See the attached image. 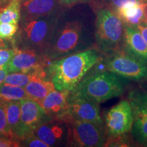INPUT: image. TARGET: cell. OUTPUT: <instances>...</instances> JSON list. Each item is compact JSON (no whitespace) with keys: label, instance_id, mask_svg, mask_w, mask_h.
Wrapping results in <instances>:
<instances>
[{"label":"cell","instance_id":"obj_18","mask_svg":"<svg viewBox=\"0 0 147 147\" xmlns=\"http://www.w3.org/2000/svg\"><path fill=\"white\" fill-rule=\"evenodd\" d=\"M115 14L120 18L125 25L136 28L140 24L143 23L142 0L127 3L119 9Z\"/></svg>","mask_w":147,"mask_h":147},{"label":"cell","instance_id":"obj_38","mask_svg":"<svg viewBox=\"0 0 147 147\" xmlns=\"http://www.w3.org/2000/svg\"><path fill=\"white\" fill-rule=\"evenodd\" d=\"M6 1V0H0V2H1V1Z\"/></svg>","mask_w":147,"mask_h":147},{"label":"cell","instance_id":"obj_1","mask_svg":"<svg viewBox=\"0 0 147 147\" xmlns=\"http://www.w3.org/2000/svg\"><path fill=\"white\" fill-rule=\"evenodd\" d=\"M95 29H89L81 20H69L60 23L59 20L44 55L48 62L72 53L94 48Z\"/></svg>","mask_w":147,"mask_h":147},{"label":"cell","instance_id":"obj_5","mask_svg":"<svg viewBox=\"0 0 147 147\" xmlns=\"http://www.w3.org/2000/svg\"><path fill=\"white\" fill-rule=\"evenodd\" d=\"M95 48L102 55H107L123 48L124 24L111 10H95Z\"/></svg>","mask_w":147,"mask_h":147},{"label":"cell","instance_id":"obj_34","mask_svg":"<svg viewBox=\"0 0 147 147\" xmlns=\"http://www.w3.org/2000/svg\"><path fill=\"white\" fill-rule=\"evenodd\" d=\"M143 23H147V0H142Z\"/></svg>","mask_w":147,"mask_h":147},{"label":"cell","instance_id":"obj_24","mask_svg":"<svg viewBox=\"0 0 147 147\" xmlns=\"http://www.w3.org/2000/svg\"><path fill=\"white\" fill-rule=\"evenodd\" d=\"M18 24L0 23V38L5 40L13 41L18 32Z\"/></svg>","mask_w":147,"mask_h":147},{"label":"cell","instance_id":"obj_37","mask_svg":"<svg viewBox=\"0 0 147 147\" xmlns=\"http://www.w3.org/2000/svg\"><path fill=\"white\" fill-rule=\"evenodd\" d=\"M140 146H146V147H147V140H144V142H143L142 144H141L140 145Z\"/></svg>","mask_w":147,"mask_h":147},{"label":"cell","instance_id":"obj_32","mask_svg":"<svg viewBox=\"0 0 147 147\" xmlns=\"http://www.w3.org/2000/svg\"><path fill=\"white\" fill-rule=\"evenodd\" d=\"M10 73V71L8 68V65H5L3 67L0 68V84L3 82L7 75Z\"/></svg>","mask_w":147,"mask_h":147},{"label":"cell","instance_id":"obj_29","mask_svg":"<svg viewBox=\"0 0 147 147\" xmlns=\"http://www.w3.org/2000/svg\"><path fill=\"white\" fill-rule=\"evenodd\" d=\"M21 146V142L18 140L11 139L0 136V147H18Z\"/></svg>","mask_w":147,"mask_h":147},{"label":"cell","instance_id":"obj_2","mask_svg":"<svg viewBox=\"0 0 147 147\" xmlns=\"http://www.w3.org/2000/svg\"><path fill=\"white\" fill-rule=\"evenodd\" d=\"M103 55L94 47L49 62L47 69L55 89L73 91Z\"/></svg>","mask_w":147,"mask_h":147},{"label":"cell","instance_id":"obj_22","mask_svg":"<svg viewBox=\"0 0 147 147\" xmlns=\"http://www.w3.org/2000/svg\"><path fill=\"white\" fill-rule=\"evenodd\" d=\"M39 68L34 69L29 72H11V74L7 75L3 82L18 87H25L35 76L37 70Z\"/></svg>","mask_w":147,"mask_h":147},{"label":"cell","instance_id":"obj_9","mask_svg":"<svg viewBox=\"0 0 147 147\" xmlns=\"http://www.w3.org/2000/svg\"><path fill=\"white\" fill-rule=\"evenodd\" d=\"M108 137L129 134L133 125V113L128 100H123L106 112L104 120Z\"/></svg>","mask_w":147,"mask_h":147},{"label":"cell","instance_id":"obj_13","mask_svg":"<svg viewBox=\"0 0 147 147\" xmlns=\"http://www.w3.org/2000/svg\"><path fill=\"white\" fill-rule=\"evenodd\" d=\"M49 62L43 53L33 49H18L7 64L10 72H29L41 67H47Z\"/></svg>","mask_w":147,"mask_h":147},{"label":"cell","instance_id":"obj_10","mask_svg":"<svg viewBox=\"0 0 147 147\" xmlns=\"http://www.w3.org/2000/svg\"><path fill=\"white\" fill-rule=\"evenodd\" d=\"M127 100L133 113L131 136L140 145L147 140V94L142 88H132L128 92Z\"/></svg>","mask_w":147,"mask_h":147},{"label":"cell","instance_id":"obj_11","mask_svg":"<svg viewBox=\"0 0 147 147\" xmlns=\"http://www.w3.org/2000/svg\"><path fill=\"white\" fill-rule=\"evenodd\" d=\"M21 127L19 140L34 134L35 129L40 124L51 119L46 114L40 103L26 97L20 101Z\"/></svg>","mask_w":147,"mask_h":147},{"label":"cell","instance_id":"obj_31","mask_svg":"<svg viewBox=\"0 0 147 147\" xmlns=\"http://www.w3.org/2000/svg\"><path fill=\"white\" fill-rule=\"evenodd\" d=\"M58 1L63 5L71 6V5H75L76 3L84 2V1H86L87 0H58Z\"/></svg>","mask_w":147,"mask_h":147},{"label":"cell","instance_id":"obj_21","mask_svg":"<svg viewBox=\"0 0 147 147\" xmlns=\"http://www.w3.org/2000/svg\"><path fill=\"white\" fill-rule=\"evenodd\" d=\"M21 18L20 0H9L8 3L0 11V23L18 24Z\"/></svg>","mask_w":147,"mask_h":147},{"label":"cell","instance_id":"obj_7","mask_svg":"<svg viewBox=\"0 0 147 147\" xmlns=\"http://www.w3.org/2000/svg\"><path fill=\"white\" fill-rule=\"evenodd\" d=\"M68 125L67 146L76 147L104 146L108 136L104 125L80 121L66 122Z\"/></svg>","mask_w":147,"mask_h":147},{"label":"cell","instance_id":"obj_15","mask_svg":"<svg viewBox=\"0 0 147 147\" xmlns=\"http://www.w3.org/2000/svg\"><path fill=\"white\" fill-rule=\"evenodd\" d=\"M21 18L59 14L63 5L58 0H20Z\"/></svg>","mask_w":147,"mask_h":147},{"label":"cell","instance_id":"obj_28","mask_svg":"<svg viewBox=\"0 0 147 147\" xmlns=\"http://www.w3.org/2000/svg\"><path fill=\"white\" fill-rule=\"evenodd\" d=\"M21 146H29V147H49L47 144L43 141L38 138L34 134L29 136L22 140Z\"/></svg>","mask_w":147,"mask_h":147},{"label":"cell","instance_id":"obj_35","mask_svg":"<svg viewBox=\"0 0 147 147\" xmlns=\"http://www.w3.org/2000/svg\"><path fill=\"white\" fill-rule=\"evenodd\" d=\"M141 88L144 90L145 93L147 94V80H145L144 82H142V84H141Z\"/></svg>","mask_w":147,"mask_h":147},{"label":"cell","instance_id":"obj_12","mask_svg":"<svg viewBox=\"0 0 147 147\" xmlns=\"http://www.w3.org/2000/svg\"><path fill=\"white\" fill-rule=\"evenodd\" d=\"M34 134L49 147L61 144L67 146L68 125L61 119H49L40 124Z\"/></svg>","mask_w":147,"mask_h":147},{"label":"cell","instance_id":"obj_36","mask_svg":"<svg viewBox=\"0 0 147 147\" xmlns=\"http://www.w3.org/2000/svg\"><path fill=\"white\" fill-rule=\"evenodd\" d=\"M9 0H6V1H1L0 2V11H1L2 9L4 8V7L6 5L7 3H8Z\"/></svg>","mask_w":147,"mask_h":147},{"label":"cell","instance_id":"obj_6","mask_svg":"<svg viewBox=\"0 0 147 147\" xmlns=\"http://www.w3.org/2000/svg\"><path fill=\"white\" fill-rule=\"evenodd\" d=\"M105 68L127 80H147V61L141 59L121 49L104 55L102 58Z\"/></svg>","mask_w":147,"mask_h":147},{"label":"cell","instance_id":"obj_16","mask_svg":"<svg viewBox=\"0 0 147 147\" xmlns=\"http://www.w3.org/2000/svg\"><path fill=\"white\" fill-rule=\"evenodd\" d=\"M70 91L55 89L49 93L40 104L51 119H59L66 112Z\"/></svg>","mask_w":147,"mask_h":147},{"label":"cell","instance_id":"obj_3","mask_svg":"<svg viewBox=\"0 0 147 147\" xmlns=\"http://www.w3.org/2000/svg\"><path fill=\"white\" fill-rule=\"evenodd\" d=\"M101 59L71 91L98 104L122 95L126 86V79L107 70Z\"/></svg>","mask_w":147,"mask_h":147},{"label":"cell","instance_id":"obj_8","mask_svg":"<svg viewBox=\"0 0 147 147\" xmlns=\"http://www.w3.org/2000/svg\"><path fill=\"white\" fill-rule=\"evenodd\" d=\"M98 103L93 102L70 91L67 110L61 119L65 122L80 121L104 125Z\"/></svg>","mask_w":147,"mask_h":147},{"label":"cell","instance_id":"obj_23","mask_svg":"<svg viewBox=\"0 0 147 147\" xmlns=\"http://www.w3.org/2000/svg\"><path fill=\"white\" fill-rule=\"evenodd\" d=\"M140 1L141 0H95L94 8L95 10L99 8L110 9L115 13L119 9L123 8L127 3Z\"/></svg>","mask_w":147,"mask_h":147},{"label":"cell","instance_id":"obj_4","mask_svg":"<svg viewBox=\"0 0 147 147\" xmlns=\"http://www.w3.org/2000/svg\"><path fill=\"white\" fill-rule=\"evenodd\" d=\"M59 20V14L22 18L21 26L13 40L14 47L43 53Z\"/></svg>","mask_w":147,"mask_h":147},{"label":"cell","instance_id":"obj_20","mask_svg":"<svg viewBox=\"0 0 147 147\" xmlns=\"http://www.w3.org/2000/svg\"><path fill=\"white\" fill-rule=\"evenodd\" d=\"M27 95L25 88L1 82L0 84V102L21 101L26 98Z\"/></svg>","mask_w":147,"mask_h":147},{"label":"cell","instance_id":"obj_14","mask_svg":"<svg viewBox=\"0 0 147 147\" xmlns=\"http://www.w3.org/2000/svg\"><path fill=\"white\" fill-rule=\"evenodd\" d=\"M47 67L38 69L35 76L24 87L27 97L38 103L55 89L54 84L49 76Z\"/></svg>","mask_w":147,"mask_h":147},{"label":"cell","instance_id":"obj_27","mask_svg":"<svg viewBox=\"0 0 147 147\" xmlns=\"http://www.w3.org/2000/svg\"><path fill=\"white\" fill-rule=\"evenodd\" d=\"M17 50L18 49L16 48L0 49V68L8 63L11 59L17 52Z\"/></svg>","mask_w":147,"mask_h":147},{"label":"cell","instance_id":"obj_30","mask_svg":"<svg viewBox=\"0 0 147 147\" xmlns=\"http://www.w3.org/2000/svg\"><path fill=\"white\" fill-rule=\"evenodd\" d=\"M136 28L138 29V31L142 34V36L144 38L145 42L147 45V23H142L138 26Z\"/></svg>","mask_w":147,"mask_h":147},{"label":"cell","instance_id":"obj_33","mask_svg":"<svg viewBox=\"0 0 147 147\" xmlns=\"http://www.w3.org/2000/svg\"><path fill=\"white\" fill-rule=\"evenodd\" d=\"M8 48H14L13 45V41L5 40L0 38V49H8Z\"/></svg>","mask_w":147,"mask_h":147},{"label":"cell","instance_id":"obj_17","mask_svg":"<svg viewBox=\"0 0 147 147\" xmlns=\"http://www.w3.org/2000/svg\"><path fill=\"white\" fill-rule=\"evenodd\" d=\"M122 49L138 58L147 61V45L136 27L124 26Z\"/></svg>","mask_w":147,"mask_h":147},{"label":"cell","instance_id":"obj_25","mask_svg":"<svg viewBox=\"0 0 147 147\" xmlns=\"http://www.w3.org/2000/svg\"><path fill=\"white\" fill-rule=\"evenodd\" d=\"M127 135L128 134H125L116 137H108L104 146H133L131 141L134 140L130 139Z\"/></svg>","mask_w":147,"mask_h":147},{"label":"cell","instance_id":"obj_26","mask_svg":"<svg viewBox=\"0 0 147 147\" xmlns=\"http://www.w3.org/2000/svg\"><path fill=\"white\" fill-rule=\"evenodd\" d=\"M0 136L16 139L9 127L5 108L1 103H0Z\"/></svg>","mask_w":147,"mask_h":147},{"label":"cell","instance_id":"obj_19","mask_svg":"<svg viewBox=\"0 0 147 147\" xmlns=\"http://www.w3.org/2000/svg\"><path fill=\"white\" fill-rule=\"evenodd\" d=\"M3 104L6 114L7 121L11 131L16 139L19 140L21 127V106L20 101L10 102H0Z\"/></svg>","mask_w":147,"mask_h":147}]
</instances>
